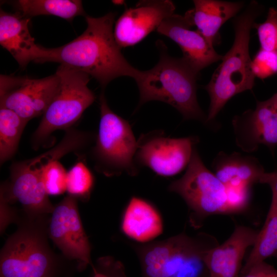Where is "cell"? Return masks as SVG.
Instances as JSON below:
<instances>
[{
	"label": "cell",
	"instance_id": "obj_19",
	"mask_svg": "<svg viewBox=\"0 0 277 277\" xmlns=\"http://www.w3.org/2000/svg\"><path fill=\"white\" fill-rule=\"evenodd\" d=\"M194 8L188 10L193 26L212 46L215 44L219 31L229 19L235 17L244 6L242 2L195 0Z\"/></svg>",
	"mask_w": 277,
	"mask_h": 277
},
{
	"label": "cell",
	"instance_id": "obj_27",
	"mask_svg": "<svg viewBox=\"0 0 277 277\" xmlns=\"http://www.w3.org/2000/svg\"><path fill=\"white\" fill-rule=\"evenodd\" d=\"M255 76L265 79L277 73V54L260 49L251 62Z\"/></svg>",
	"mask_w": 277,
	"mask_h": 277
},
{
	"label": "cell",
	"instance_id": "obj_24",
	"mask_svg": "<svg viewBox=\"0 0 277 277\" xmlns=\"http://www.w3.org/2000/svg\"><path fill=\"white\" fill-rule=\"evenodd\" d=\"M38 164L42 180L49 195L64 193L67 189V172L57 160L43 159L40 156L34 158Z\"/></svg>",
	"mask_w": 277,
	"mask_h": 277
},
{
	"label": "cell",
	"instance_id": "obj_12",
	"mask_svg": "<svg viewBox=\"0 0 277 277\" xmlns=\"http://www.w3.org/2000/svg\"><path fill=\"white\" fill-rule=\"evenodd\" d=\"M10 181L3 184L1 196L9 204L18 201L24 214L30 217L46 216L53 206L41 177L38 164L34 159L15 162L10 167Z\"/></svg>",
	"mask_w": 277,
	"mask_h": 277
},
{
	"label": "cell",
	"instance_id": "obj_28",
	"mask_svg": "<svg viewBox=\"0 0 277 277\" xmlns=\"http://www.w3.org/2000/svg\"><path fill=\"white\" fill-rule=\"evenodd\" d=\"M250 185L226 186L228 213L241 212L248 205L250 197Z\"/></svg>",
	"mask_w": 277,
	"mask_h": 277
},
{
	"label": "cell",
	"instance_id": "obj_25",
	"mask_svg": "<svg viewBox=\"0 0 277 277\" xmlns=\"http://www.w3.org/2000/svg\"><path fill=\"white\" fill-rule=\"evenodd\" d=\"M93 185V175L82 162L76 163L67 172L66 191L69 195L76 199H88Z\"/></svg>",
	"mask_w": 277,
	"mask_h": 277
},
{
	"label": "cell",
	"instance_id": "obj_34",
	"mask_svg": "<svg viewBox=\"0 0 277 277\" xmlns=\"http://www.w3.org/2000/svg\"><path fill=\"white\" fill-rule=\"evenodd\" d=\"M204 277H211V276H210L209 275H208V276H204Z\"/></svg>",
	"mask_w": 277,
	"mask_h": 277
},
{
	"label": "cell",
	"instance_id": "obj_6",
	"mask_svg": "<svg viewBox=\"0 0 277 277\" xmlns=\"http://www.w3.org/2000/svg\"><path fill=\"white\" fill-rule=\"evenodd\" d=\"M55 73L60 85L33 134L34 148L39 147L54 131L68 129L95 100L87 86L89 74L64 65H60Z\"/></svg>",
	"mask_w": 277,
	"mask_h": 277
},
{
	"label": "cell",
	"instance_id": "obj_16",
	"mask_svg": "<svg viewBox=\"0 0 277 277\" xmlns=\"http://www.w3.org/2000/svg\"><path fill=\"white\" fill-rule=\"evenodd\" d=\"M258 231L238 226L223 244L208 249L204 262L211 277H240L242 262L247 249L253 246Z\"/></svg>",
	"mask_w": 277,
	"mask_h": 277
},
{
	"label": "cell",
	"instance_id": "obj_1",
	"mask_svg": "<svg viewBox=\"0 0 277 277\" xmlns=\"http://www.w3.org/2000/svg\"><path fill=\"white\" fill-rule=\"evenodd\" d=\"M115 17L112 12L100 17L86 16L87 27L81 35L59 47H43L35 62H56L81 70L95 78L103 88L120 76L135 80L140 70L128 63L115 40Z\"/></svg>",
	"mask_w": 277,
	"mask_h": 277
},
{
	"label": "cell",
	"instance_id": "obj_23",
	"mask_svg": "<svg viewBox=\"0 0 277 277\" xmlns=\"http://www.w3.org/2000/svg\"><path fill=\"white\" fill-rule=\"evenodd\" d=\"M27 123L14 111L6 108H0L1 164L10 159L15 154Z\"/></svg>",
	"mask_w": 277,
	"mask_h": 277
},
{
	"label": "cell",
	"instance_id": "obj_32",
	"mask_svg": "<svg viewBox=\"0 0 277 277\" xmlns=\"http://www.w3.org/2000/svg\"><path fill=\"white\" fill-rule=\"evenodd\" d=\"M93 277H113L110 274L103 272L102 271L98 270L94 267L93 268Z\"/></svg>",
	"mask_w": 277,
	"mask_h": 277
},
{
	"label": "cell",
	"instance_id": "obj_4",
	"mask_svg": "<svg viewBox=\"0 0 277 277\" xmlns=\"http://www.w3.org/2000/svg\"><path fill=\"white\" fill-rule=\"evenodd\" d=\"M262 10V6L252 1L232 21L233 43L204 87L210 99L206 123L213 120L232 97L252 89L254 85L249 45L251 29Z\"/></svg>",
	"mask_w": 277,
	"mask_h": 277
},
{
	"label": "cell",
	"instance_id": "obj_29",
	"mask_svg": "<svg viewBox=\"0 0 277 277\" xmlns=\"http://www.w3.org/2000/svg\"><path fill=\"white\" fill-rule=\"evenodd\" d=\"M240 277H277V269L263 261L251 266Z\"/></svg>",
	"mask_w": 277,
	"mask_h": 277
},
{
	"label": "cell",
	"instance_id": "obj_33",
	"mask_svg": "<svg viewBox=\"0 0 277 277\" xmlns=\"http://www.w3.org/2000/svg\"><path fill=\"white\" fill-rule=\"evenodd\" d=\"M122 2L123 1H113V3H116V4H122L123 3Z\"/></svg>",
	"mask_w": 277,
	"mask_h": 277
},
{
	"label": "cell",
	"instance_id": "obj_17",
	"mask_svg": "<svg viewBox=\"0 0 277 277\" xmlns=\"http://www.w3.org/2000/svg\"><path fill=\"white\" fill-rule=\"evenodd\" d=\"M30 20L21 14L9 13L1 10L0 44L22 68L39 58L43 48L35 43L29 32Z\"/></svg>",
	"mask_w": 277,
	"mask_h": 277
},
{
	"label": "cell",
	"instance_id": "obj_18",
	"mask_svg": "<svg viewBox=\"0 0 277 277\" xmlns=\"http://www.w3.org/2000/svg\"><path fill=\"white\" fill-rule=\"evenodd\" d=\"M121 229L128 238L146 243L162 234L163 224L161 216L153 205L142 198L133 196L123 214Z\"/></svg>",
	"mask_w": 277,
	"mask_h": 277
},
{
	"label": "cell",
	"instance_id": "obj_10",
	"mask_svg": "<svg viewBox=\"0 0 277 277\" xmlns=\"http://www.w3.org/2000/svg\"><path fill=\"white\" fill-rule=\"evenodd\" d=\"M60 83L54 74L39 79L28 77L1 75V107L9 109L24 120L43 115Z\"/></svg>",
	"mask_w": 277,
	"mask_h": 277
},
{
	"label": "cell",
	"instance_id": "obj_26",
	"mask_svg": "<svg viewBox=\"0 0 277 277\" xmlns=\"http://www.w3.org/2000/svg\"><path fill=\"white\" fill-rule=\"evenodd\" d=\"M261 49L277 54V9L269 8L266 20L262 23H254Z\"/></svg>",
	"mask_w": 277,
	"mask_h": 277
},
{
	"label": "cell",
	"instance_id": "obj_35",
	"mask_svg": "<svg viewBox=\"0 0 277 277\" xmlns=\"http://www.w3.org/2000/svg\"><path fill=\"white\" fill-rule=\"evenodd\" d=\"M275 257H276V258H277V255H276L275 256Z\"/></svg>",
	"mask_w": 277,
	"mask_h": 277
},
{
	"label": "cell",
	"instance_id": "obj_31",
	"mask_svg": "<svg viewBox=\"0 0 277 277\" xmlns=\"http://www.w3.org/2000/svg\"><path fill=\"white\" fill-rule=\"evenodd\" d=\"M259 183L268 185L272 190V197L271 204L277 207V171L264 172Z\"/></svg>",
	"mask_w": 277,
	"mask_h": 277
},
{
	"label": "cell",
	"instance_id": "obj_3",
	"mask_svg": "<svg viewBox=\"0 0 277 277\" xmlns=\"http://www.w3.org/2000/svg\"><path fill=\"white\" fill-rule=\"evenodd\" d=\"M156 46L159 51L158 63L151 69L140 71L135 80L140 93L136 110L149 101H161L175 108L185 120L206 123L207 116L197 100L198 73L182 57L170 56L162 41L157 40Z\"/></svg>",
	"mask_w": 277,
	"mask_h": 277
},
{
	"label": "cell",
	"instance_id": "obj_30",
	"mask_svg": "<svg viewBox=\"0 0 277 277\" xmlns=\"http://www.w3.org/2000/svg\"><path fill=\"white\" fill-rule=\"evenodd\" d=\"M9 203L7 202L3 197L1 196V232L2 233L5 228L11 222L17 221L18 218L16 213L13 209L9 205Z\"/></svg>",
	"mask_w": 277,
	"mask_h": 277
},
{
	"label": "cell",
	"instance_id": "obj_22",
	"mask_svg": "<svg viewBox=\"0 0 277 277\" xmlns=\"http://www.w3.org/2000/svg\"><path fill=\"white\" fill-rule=\"evenodd\" d=\"M277 255V207L270 204L264 224L258 231L253 248L242 267L241 274L253 265Z\"/></svg>",
	"mask_w": 277,
	"mask_h": 277
},
{
	"label": "cell",
	"instance_id": "obj_9",
	"mask_svg": "<svg viewBox=\"0 0 277 277\" xmlns=\"http://www.w3.org/2000/svg\"><path fill=\"white\" fill-rule=\"evenodd\" d=\"M197 142L193 136L168 137L163 131L143 134L137 140L135 162L159 175L171 176L188 166Z\"/></svg>",
	"mask_w": 277,
	"mask_h": 277
},
{
	"label": "cell",
	"instance_id": "obj_20",
	"mask_svg": "<svg viewBox=\"0 0 277 277\" xmlns=\"http://www.w3.org/2000/svg\"><path fill=\"white\" fill-rule=\"evenodd\" d=\"M215 175L226 186L251 185L265 172L258 160L238 152H220L213 161Z\"/></svg>",
	"mask_w": 277,
	"mask_h": 277
},
{
	"label": "cell",
	"instance_id": "obj_21",
	"mask_svg": "<svg viewBox=\"0 0 277 277\" xmlns=\"http://www.w3.org/2000/svg\"><path fill=\"white\" fill-rule=\"evenodd\" d=\"M15 6L20 14L30 18L37 15H53L71 22L85 15L82 2L78 0H19Z\"/></svg>",
	"mask_w": 277,
	"mask_h": 277
},
{
	"label": "cell",
	"instance_id": "obj_15",
	"mask_svg": "<svg viewBox=\"0 0 277 277\" xmlns=\"http://www.w3.org/2000/svg\"><path fill=\"white\" fill-rule=\"evenodd\" d=\"M193 26L189 11L184 15L173 14L165 18L157 28L158 33L167 36L181 49L184 60L197 73L210 65L221 61L218 54Z\"/></svg>",
	"mask_w": 277,
	"mask_h": 277
},
{
	"label": "cell",
	"instance_id": "obj_14",
	"mask_svg": "<svg viewBox=\"0 0 277 277\" xmlns=\"http://www.w3.org/2000/svg\"><path fill=\"white\" fill-rule=\"evenodd\" d=\"M175 7L171 1L139 2L134 8L126 9L115 22V40L122 48L132 46L157 29L167 17L174 14Z\"/></svg>",
	"mask_w": 277,
	"mask_h": 277
},
{
	"label": "cell",
	"instance_id": "obj_8",
	"mask_svg": "<svg viewBox=\"0 0 277 277\" xmlns=\"http://www.w3.org/2000/svg\"><path fill=\"white\" fill-rule=\"evenodd\" d=\"M168 190L179 194L197 217L228 213L226 187L206 168L195 147L185 174Z\"/></svg>",
	"mask_w": 277,
	"mask_h": 277
},
{
	"label": "cell",
	"instance_id": "obj_5",
	"mask_svg": "<svg viewBox=\"0 0 277 277\" xmlns=\"http://www.w3.org/2000/svg\"><path fill=\"white\" fill-rule=\"evenodd\" d=\"M100 121L96 144L92 149L95 167L106 176L137 174L135 156L137 141L129 122L108 106L104 92L100 98Z\"/></svg>",
	"mask_w": 277,
	"mask_h": 277
},
{
	"label": "cell",
	"instance_id": "obj_13",
	"mask_svg": "<svg viewBox=\"0 0 277 277\" xmlns=\"http://www.w3.org/2000/svg\"><path fill=\"white\" fill-rule=\"evenodd\" d=\"M237 146L251 153L260 145L273 151L277 146V93L264 101H257L254 109H249L232 120Z\"/></svg>",
	"mask_w": 277,
	"mask_h": 277
},
{
	"label": "cell",
	"instance_id": "obj_11",
	"mask_svg": "<svg viewBox=\"0 0 277 277\" xmlns=\"http://www.w3.org/2000/svg\"><path fill=\"white\" fill-rule=\"evenodd\" d=\"M49 219V238L67 259L78 264L81 271L91 260V246L80 216L77 199L65 197L54 206Z\"/></svg>",
	"mask_w": 277,
	"mask_h": 277
},
{
	"label": "cell",
	"instance_id": "obj_7",
	"mask_svg": "<svg viewBox=\"0 0 277 277\" xmlns=\"http://www.w3.org/2000/svg\"><path fill=\"white\" fill-rule=\"evenodd\" d=\"M199 242L180 234L137 248L143 277H203L204 257L211 247Z\"/></svg>",
	"mask_w": 277,
	"mask_h": 277
},
{
	"label": "cell",
	"instance_id": "obj_2",
	"mask_svg": "<svg viewBox=\"0 0 277 277\" xmlns=\"http://www.w3.org/2000/svg\"><path fill=\"white\" fill-rule=\"evenodd\" d=\"M46 216L17 220L0 254V277H74L78 264L56 254L48 241Z\"/></svg>",
	"mask_w": 277,
	"mask_h": 277
}]
</instances>
